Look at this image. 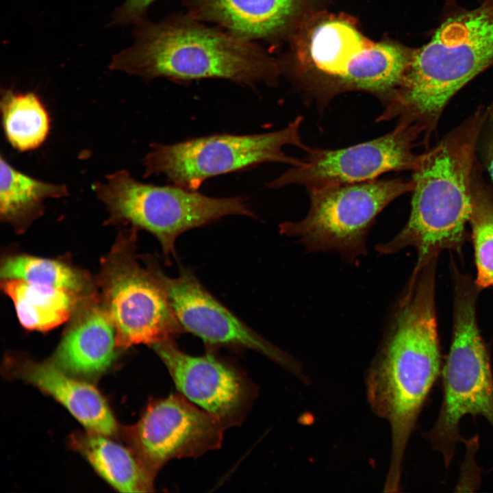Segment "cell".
I'll return each mask as SVG.
<instances>
[{
	"instance_id": "4fadbf2b",
	"label": "cell",
	"mask_w": 493,
	"mask_h": 493,
	"mask_svg": "<svg viewBox=\"0 0 493 493\" xmlns=\"http://www.w3.org/2000/svg\"><path fill=\"white\" fill-rule=\"evenodd\" d=\"M152 346L188 400L216 417L225 429L243 420L255 389L240 370L210 353L199 356L186 353L173 340Z\"/></svg>"
},
{
	"instance_id": "7c38bea8",
	"label": "cell",
	"mask_w": 493,
	"mask_h": 493,
	"mask_svg": "<svg viewBox=\"0 0 493 493\" xmlns=\"http://www.w3.org/2000/svg\"><path fill=\"white\" fill-rule=\"evenodd\" d=\"M170 305L183 330L210 346L252 349L297 376L301 366L291 356L262 338L220 303L188 268L181 267L175 277L156 266Z\"/></svg>"
},
{
	"instance_id": "6da1fadb",
	"label": "cell",
	"mask_w": 493,
	"mask_h": 493,
	"mask_svg": "<svg viewBox=\"0 0 493 493\" xmlns=\"http://www.w3.org/2000/svg\"><path fill=\"white\" fill-rule=\"evenodd\" d=\"M437 261L412 273L366 377L372 410L390 424L392 453L384 490L401 487L403 457L442 368L435 305Z\"/></svg>"
},
{
	"instance_id": "d6986e66",
	"label": "cell",
	"mask_w": 493,
	"mask_h": 493,
	"mask_svg": "<svg viewBox=\"0 0 493 493\" xmlns=\"http://www.w3.org/2000/svg\"><path fill=\"white\" fill-rule=\"evenodd\" d=\"M1 286L21 325L32 331H45L64 323L83 299L69 290L21 280H3Z\"/></svg>"
},
{
	"instance_id": "7a4b0ae2",
	"label": "cell",
	"mask_w": 493,
	"mask_h": 493,
	"mask_svg": "<svg viewBox=\"0 0 493 493\" xmlns=\"http://www.w3.org/2000/svg\"><path fill=\"white\" fill-rule=\"evenodd\" d=\"M188 13L135 24L134 41L114 55L111 70L146 81L223 79L248 86H273L279 65L255 42L210 27Z\"/></svg>"
},
{
	"instance_id": "603a6c76",
	"label": "cell",
	"mask_w": 493,
	"mask_h": 493,
	"mask_svg": "<svg viewBox=\"0 0 493 493\" xmlns=\"http://www.w3.org/2000/svg\"><path fill=\"white\" fill-rule=\"evenodd\" d=\"M2 280L15 279L62 288L80 295L88 290V282L79 270L59 260L16 255L6 258L1 267Z\"/></svg>"
},
{
	"instance_id": "e0dca14e",
	"label": "cell",
	"mask_w": 493,
	"mask_h": 493,
	"mask_svg": "<svg viewBox=\"0 0 493 493\" xmlns=\"http://www.w3.org/2000/svg\"><path fill=\"white\" fill-rule=\"evenodd\" d=\"M8 362L13 375L53 397L89 431L107 436L117 432V422L108 403L92 385L64 372L51 362L27 359Z\"/></svg>"
},
{
	"instance_id": "30bf717a",
	"label": "cell",
	"mask_w": 493,
	"mask_h": 493,
	"mask_svg": "<svg viewBox=\"0 0 493 493\" xmlns=\"http://www.w3.org/2000/svg\"><path fill=\"white\" fill-rule=\"evenodd\" d=\"M422 129L398 123L379 138L350 147L327 149L310 147L299 165L268 184L270 188L300 185L306 189L332 184H355L377 179L391 171H413L421 153L415 152Z\"/></svg>"
},
{
	"instance_id": "9c48e42d",
	"label": "cell",
	"mask_w": 493,
	"mask_h": 493,
	"mask_svg": "<svg viewBox=\"0 0 493 493\" xmlns=\"http://www.w3.org/2000/svg\"><path fill=\"white\" fill-rule=\"evenodd\" d=\"M131 242L117 246L101 270L102 305L111 318L118 347L173 340L184 333L158 275L156 263L142 266Z\"/></svg>"
},
{
	"instance_id": "9a60e30c",
	"label": "cell",
	"mask_w": 493,
	"mask_h": 493,
	"mask_svg": "<svg viewBox=\"0 0 493 493\" xmlns=\"http://www.w3.org/2000/svg\"><path fill=\"white\" fill-rule=\"evenodd\" d=\"M114 325L101 302L83 298L51 362L79 379L96 378L116 357Z\"/></svg>"
},
{
	"instance_id": "3957f363",
	"label": "cell",
	"mask_w": 493,
	"mask_h": 493,
	"mask_svg": "<svg viewBox=\"0 0 493 493\" xmlns=\"http://www.w3.org/2000/svg\"><path fill=\"white\" fill-rule=\"evenodd\" d=\"M488 107L480 106L421 153L412 171L409 216L392 239L376 246L381 254L412 246L418 269L442 250L459 251L472 212V182L480 130Z\"/></svg>"
},
{
	"instance_id": "5b68a950",
	"label": "cell",
	"mask_w": 493,
	"mask_h": 493,
	"mask_svg": "<svg viewBox=\"0 0 493 493\" xmlns=\"http://www.w3.org/2000/svg\"><path fill=\"white\" fill-rule=\"evenodd\" d=\"M453 318L450 349L442 364V401L425 438L449 468L456 446L464 442L460 422L466 415L483 416L493 429V372L489 351L477 323L475 280L451 263ZM493 470V468H492Z\"/></svg>"
},
{
	"instance_id": "484cf974",
	"label": "cell",
	"mask_w": 493,
	"mask_h": 493,
	"mask_svg": "<svg viewBox=\"0 0 493 493\" xmlns=\"http://www.w3.org/2000/svg\"><path fill=\"white\" fill-rule=\"evenodd\" d=\"M156 0H125L112 15L113 25L136 24L147 18L148 9Z\"/></svg>"
},
{
	"instance_id": "ffe728a7",
	"label": "cell",
	"mask_w": 493,
	"mask_h": 493,
	"mask_svg": "<svg viewBox=\"0 0 493 493\" xmlns=\"http://www.w3.org/2000/svg\"><path fill=\"white\" fill-rule=\"evenodd\" d=\"M69 194L67 186L46 182L14 168L0 157V217L18 229L27 227L44 212L49 199Z\"/></svg>"
},
{
	"instance_id": "4316f807",
	"label": "cell",
	"mask_w": 493,
	"mask_h": 493,
	"mask_svg": "<svg viewBox=\"0 0 493 493\" xmlns=\"http://www.w3.org/2000/svg\"><path fill=\"white\" fill-rule=\"evenodd\" d=\"M483 1H484V2H485V1L492 2V1H493V0H483Z\"/></svg>"
},
{
	"instance_id": "277c9868",
	"label": "cell",
	"mask_w": 493,
	"mask_h": 493,
	"mask_svg": "<svg viewBox=\"0 0 493 493\" xmlns=\"http://www.w3.org/2000/svg\"><path fill=\"white\" fill-rule=\"evenodd\" d=\"M493 66V1L447 17L412 51L403 80L377 122L397 119L422 131L425 148L444 110L470 81Z\"/></svg>"
},
{
	"instance_id": "5bb4252c",
	"label": "cell",
	"mask_w": 493,
	"mask_h": 493,
	"mask_svg": "<svg viewBox=\"0 0 493 493\" xmlns=\"http://www.w3.org/2000/svg\"><path fill=\"white\" fill-rule=\"evenodd\" d=\"M370 42L343 19L325 20L314 29L308 45L312 76L305 88L308 104L323 112L335 96L345 92L348 71Z\"/></svg>"
},
{
	"instance_id": "ba28073f",
	"label": "cell",
	"mask_w": 493,
	"mask_h": 493,
	"mask_svg": "<svg viewBox=\"0 0 493 493\" xmlns=\"http://www.w3.org/2000/svg\"><path fill=\"white\" fill-rule=\"evenodd\" d=\"M413 188L412 179L400 177L310 188L306 216L280 224L279 231L297 238L307 252L335 251L351 263L367 254V234L378 214Z\"/></svg>"
},
{
	"instance_id": "ac0fdd59",
	"label": "cell",
	"mask_w": 493,
	"mask_h": 493,
	"mask_svg": "<svg viewBox=\"0 0 493 493\" xmlns=\"http://www.w3.org/2000/svg\"><path fill=\"white\" fill-rule=\"evenodd\" d=\"M89 431L71 438L73 446L109 484L122 492H147L153 489L152 474L131 449Z\"/></svg>"
},
{
	"instance_id": "7402d4cb",
	"label": "cell",
	"mask_w": 493,
	"mask_h": 493,
	"mask_svg": "<svg viewBox=\"0 0 493 493\" xmlns=\"http://www.w3.org/2000/svg\"><path fill=\"white\" fill-rule=\"evenodd\" d=\"M469 225L477 270L475 283L480 290L493 287V192L483 179L478 160L472 176Z\"/></svg>"
},
{
	"instance_id": "52a82bcc",
	"label": "cell",
	"mask_w": 493,
	"mask_h": 493,
	"mask_svg": "<svg viewBox=\"0 0 493 493\" xmlns=\"http://www.w3.org/2000/svg\"><path fill=\"white\" fill-rule=\"evenodd\" d=\"M299 116L279 131L249 135L214 134L173 144L154 142L143 158L144 177L163 175L173 185L197 190L212 177L266 162L299 165L301 159L283 151L294 146L307 152Z\"/></svg>"
},
{
	"instance_id": "2e32d148",
	"label": "cell",
	"mask_w": 493,
	"mask_h": 493,
	"mask_svg": "<svg viewBox=\"0 0 493 493\" xmlns=\"http://www.w3.org/2000/svg\"><path fill=\"white\" fill-rule=\"evenodd\" d=\"M305 0H181L190 15L240 38L270 41L284 34Z\"/></svg>"
},
{
	"instance_id": "d4e9b609",
	"label": "cell",
	"mask_w": 493,
	"mask_h": 493,
	"mask_svg": "<svg viewBox=\"0 0 493 493\" xmlns=\"http://www.w3.org/2000/svg\"><path fill=\"white\" fill-rule=\"evenodd\" d=\"M477 155L493 183V104L488 106L479 136Z\"/></svg>"
},
{
	"instance_id": "cb8c5ba5",
	"label": "cell",
	"mask_w": 493,
	"mask_h": 493,
	"mask_svg": "<svg viewBox=\"0 0 493 493\" xmlns=\"http://www.w3.org/2000/svg\"><path fill=\"white\" fill-rule=\"evenodd\" d=\"M463 443L466 446L465 459L455 485V491L474 492L481 484V471L475 461L479 447V436L475 435L469 439L465 438Z\"/></svg>"
},
{
	"instance_id": "8fae6325",
	"label": "cell",
	"mask_w": 493,
	"mask_h": 493,
	"mask_svg": "<svg viewBox=\"0 0 493 493\" xmlns=\"http://www.w3.org/2000/svg\"><path fill=\"white\" fill-rule=\"evenodd\" d=\"M223 424L181 394L151 401L127 431L131 449L154 475L168 461L218 448Z\"/></svg>"
},
{
	"instance_id": "44dd1931",
	"label": "cell",
	"mask_w": 493,
	"mask_h": 493,
	"mask_svg": "<svg viewBox=\"0 0 493 493\" xmlns=\"http://www.w3.org/2000/svg\"><path fill=\"white\" fill-rule=\"evenodd\" d=\"M0 108L5 137L14 149L21 152L32 151L46 141L51 118L35 92L2 88Z\"/></svg>"
},
{
	"instance_id": "8992f818",
	"label": "cell",
	"mask_w": 493,
	"mask_h": 493,
	"mask_svg": "<svg viewBox=\"0 0 493 493\" xmlns=\"http://www.w3.org/2000/svg\"><path fill=\"white\" fill-rule=\"evenodd\" d=\"M112 223H123L153 234L168 262L176 257L175 242L182 233L225 216L254 217L245 199L216 198L175 185L141 182L127 170L108 175L92 186Z\"/></svg>"
}]
</instances>
